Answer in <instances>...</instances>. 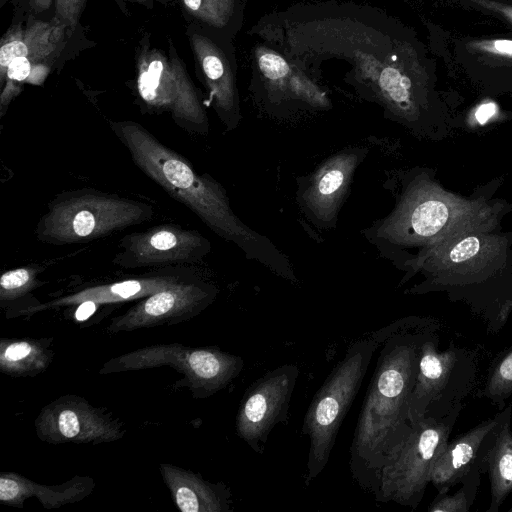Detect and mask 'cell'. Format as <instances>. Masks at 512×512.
<instances>
[{"label":"cell","instance_id":"9a60e30c","mask_svg":"<svg viewBox=\"0 0 512 512\" xmlns=\"http://www.w3.org/2000/svg\"><path fill=\"white\" fill-rule=\"evenodd\" d=\"M253 84L270 103L298 101L315 109H327L326 92L299 65L265 44L253 47Z\"/></svg>","mask_w":512,"mask_h":512},{"label":"cell","instance_id":"d6a6232c","mask_svg":"<svg viewBox=\"0 0 512 512\" xmlns=\"http://www.w3.org/2000/svg\"><path fill=\"white\" fill-rule=\"evenodd\" d=\"M51 3L52 0H31V6L37 12L49 9Z\"/></svg>","mask_w":512,"mask_h":512},{"label":"cell","instance_id":"52a82bcc","mask_svg":"<svg viewBox=\"0 0 512 512\" xmlns=\"http://www.w3.org/2000/svg\"><path fill=\"white\" fill-rule=\"evenodd\" d=\"M143 201L93 188L63 191L48 203L36 224V238L54 246L84 244L150 221Z\"/></svg>","mask_w":512,"mask_h":512},{"label":"cell","instance_id":"e0dca14e","mask_svg":"<svg viewBox=\"0 0 512 512\" xmlns=\"http://www.w3.org/2000/svg\"><path fill=\"white\" fill-rule=\"evenodd\" d=\"M457 56L484 89L492 93L512 91V40H464Z\"/></svg>","mask_w":512,"mask_h":512},{"label":"cell","instance_id":"83f0119b","mask_svg":"<svg viewBox=\"0 0 512 512\" xmlns=\"http://www.w3.org/2000/svg\"><path fill=\"white\" fill-rule=\"evenodd\" d=\"M473 2L483 9L494 12L498 16H502L505 20L512 24V6L495 2L493 0H467Z\"/></svg>","mask_w":512,"mask_h":512},{"label":"cell","instance_id":"1f68e13d","mask_svg":"<svg viewBox=\"0 0 512 512\" xmlns=\"http://www.w3.org/2000/svg\"><path fill=\"white\" fill-rule=\"evenodd\" d=\"M96 309V305L92 300H85L77 309L75 317L79 321H83L90 317Z\"/></svg>","mask_w":512,"mask_h":512},{"label":"cell","instance_id":"7c38bea8","mask_svg":"<svg viewBox=\"0 0 512 512\" xmlns=\"http://www.w3.org/2000/svg\"><path fill=\"white\" fill-rule=\"evenodd\" d=\"M367 153L368 148L364 146L344 148L326 159L312 173L298 179L297 203L317 228L335 227L356 169Z\"/></svg>","mask_w":512,"mask_h":512},{"label":"cell","instance_id":"6da1fadb","mask_svg":"<svg viewBox=\"0 0 512 512\" xmlns=\"http://www.w3.org/2000/svg\"><path fill=\"white\" fill-rule=\"evenodd\" d=\"M249 33L301 68L345 61L346 81L359 95L415 135L441 139L450 131L420 43L381 11L331 1L297 5L263 16Z\"/></svg>","mask_w":512,"mask_h":512},{"label":"cell","instance_id":"cb8c5ba5","mask_svg":"<svg viewBox=\"0 0 512 512\" xmlns=\"http://www.w3.org/2000/svg\"><path fill=\"white\" fill-rule=\"evenodd\" d=\"M245 2L246 0H205L216 29L219 30L235 24L237 20L242 23Z\"/></svg>","mask_w":512,"mask_h":512},{"label":"cell","instance_id":"ffe728a7","mask_svg":"<svg viewBox=\"0 0 512 512\" xmlns=\"http://www.w3.org/2000/svg\"><path fill=\"white\" fill-rule=\"evenodd\" d=\"M173 270H164L152 276L129 279L85 290L73 297L75 300H106L114 298H130L141 294L155 293L178 283L179 277L172 274Z\"/></svg>","mask_w":512,"mask_h":512},{"label":"cell","instance_id":"30bf717a","mask_svg":"<svg viewBox=\"0 0 512 512\" xmlns=\"http://www.w3.org/2000/svg\"><path fill=\"white\" fill-rule=\"evenodd\" d=\"M137 92L149 113H168L182 130L205 136L209 120L185 66L175 56L144 49L137 61Z\"/></svg>","mask_w":512,"mask_h":512},{"label":"cell","instance_id":"7a4b0ae2","mask_svg":"<svg viewBox=\"0 0 512 512\" xmlns=\"http://www.w3.org/2000/svg\"><path fill=\"white\" fill-rule=\"evenodd\" d=\"M401 183L391 213L363 230L381 255L401 270L411 250L417 253L463 233L500 228L501 220L512 211L511 203L493 197L497 180L470 196L448 191L428 169L406 172Z\"/></svg>","mask_w":512,"mask_h":512},{"label":"cell","instance_id":"44dd1931","mask_svg":"<svg viewBox=\"0 0 512 512\" xmlns=\"http://www.w3.org/2000/svg\"><path fill=\"white\" fill-rule=\"evenodd\" d=\"M483 473L477 462L461 481L462 486L452 495L438 493L430 504L429 512H469L474 502Z\"/></svg>","mask_w":512,"mask_h":512},{"label":"cell","instance_id":"8992f818","mask_svg":"<svg viewBox=\"0 0 512 512\" xmlns=\"http://www.w3.org/2000/svg\"><path fill=\"white\" fill-rule=\"evenodd\" d=\"M404 321L405 318L393 321L351 343L314 395L302 426V434L309 438L306 485L326 467L343 419L361 387L374 353Z\"/></svg>","mask_w":512,"mask_h":512},{"label":"cell","instance_id":"5bb4252c","mask_svg":"<svg viewBox=\"0 0 512 512\" xmlns=\"http://www.w3.org/2000/svg\"><path fill=\"white\" fill-rule=\"evenodd\" d=\"M299 372L296 365L285 364L268 371L247 389L236 432L253 451L261 454L271 430L286 421Z\"/></svg>","mask_w":512,"mask_h":512},{"label":"cell","instance_id":"4dcf8cb0","mask_svg":"<svg viewBox=\"0 0 512 512\" xmlns=\"http://www.w3.org/2000/svg\"><path fill=\"white\" fill-rule=\"evenodd\" d=\"M19 493L18 483L12 479H4L0 480V499L10 500L15 498Z\"/></svg>","mask_w":512,"mask_h":512},{"label":"cell","instance_id":"f546056e","mask_svg":"<svg viewBox=\"0 0 512 512\" xmlns=\"http://www.w3.org/2000/svg\"><path fill=\"white\" fill-rule=\"evenodd\" d=\"M497 113V106L493 102L480 105L475 111V119L481 125L487 123Z\"/></svg>","mask_w":512,"mask_h":512},{"label":"cell","instance_id":"ba28073f","mask_svg":"<svg viewBox=\"0 0 512 512\" xmlns=\"http://www.w3.org/2000/svg\"><path fill=\"white\" fill-rule=\"evenodd\" d=\"M433 329L424 339L408 418L414 425L426 418L442 419L457 408L472 391L477 372L473 351L450 344L439 350V335Z\"/></svg>","mask_w":512,"mask_h":512},{"label":"cell","instance_id":"e575fe53","mask_svg":"<svg viewBox=\"0 0 512 512\" xmlns=\"http://www.w3.org/2000/svg\"><path fill=\"white\" fill-rule=\"evenodd\" d=\"M509 512H512V508H511V509H509Z\"/></svg>","mask_w":512,"mask_h":512},{"label":"cell","instance_id":"3957f363","mask_svg":"<svg viewBox=\"0 0 512 512\" xmlns=\"http://www.w3.org/2000/svg\"><path fill=\"white\" fill-rule=\"evenodd\" d=\"M436 328L439 325L433 319L405 317L403 325L381 345L354 431L349 461L354 480L374 496L381 469L412 429L408 413L421 345Z\"/></svg>","mask_w":512,"mask_h":512},{"label":"cell","instance_id":"ac0fdd59","mask_svg":"<svg viewBox=\"0 0 512 512\" xmlns=\"http://www.w3.org/2000/svg\"><path fill=\"white\" fill-rule=\"evenodd\" d=\"M503 415L504 409L493 418L480 422L453 441H448L435 460L431 471L430 482L433 483L438 493H447L452 486L461 483L477 462L480 463L484 441L499 424Z\"/></svg>","mask_w":512,"mask_h":512},{"label":"cell","instance_id":"277c9868","mask_svg":"<svg viewBox=\"0 0 512 512\" xmlns=\"http://www.w3.org/2000/svg\"><path fill=\"white\" fill-rule=\"evenodd\" d=\"M402 270V283L415 274L423 277L410 294L444 292L451 301L468 305L489 333L499 332L512 313V232L501 227L424 248Z\"/></svg>","mask_w":512,"mask_h":512},{"label":"cell","instance_id":"d4e9b609","mask_svg":"<svg viewBox=\"0 0 512 512\" xmlns=\"http://www.w3.org/2000/svg\"><path fill=\"white\" fill-rule=\"evenodd\" d=\"M86 0H54L56 18L70 31H74Z\"/></svg>","mask_w":512,"mask_h":512},{"label":"cell","instance_id":"9c48e42d","mask_svg":"<svg viewBox=\"0 0 512 512\" xmlns=\"http://www.w3.org/2000/svg\"><path fill=\"white\" fill-rule=\"evenodd\" d=\"M462 408L442 419L426 418L409 435L380 472L378 502H395L415 509L421 502L435 460L447 445Z\"/></svg>","mask_w":512,"mask_h":512},{"label":"cell","instance_id":"5b68a950","mask_svg":"<svg viewBox=\"0 0 512 512\" xmlns=\"http://www.w3.org/2000/svg\"><path fill=\"white\" fill-rule=\"evenodd\" d=\"M110 127L134 164L170 197L189 208L216 235L235 244L247 259L297 282L287 256L236 216L226 190L218 181L208 173H197L184 156L164 145L139 123L113 121Z\"/></svg>","mask_w":512,"mask_h":512},{"label":"cell","instance_id":"603a6c76","mask_svg":"<svg viewBox=\"0 0 512 512\" xmlns=\"http://www.w3.org/2000/svg\"><path fill=\"white\" fill-rule=\"evenodd\" d=\"M39 272L38 266L19 267L4 272L0 278L2 298H8L33 286Z\"/></svg>","mask_w":512,"mask_h":512},{"label":"cell","instance_id":"7402d4cb","mask_svg":"<svg viewBox=\"0 0 512 512\" xmlns=\"http://www.w3.org/2000/svg\"><path fill=\"white\" fill-rule=\"evenodd\" d=\"M512 394V347L492 365L482 395L491 400L499 409L504 408L506 399Z\"/></svg>","mask_w":512,"mask_h":512},{"label":"cell","instance_id":"4fadbf2b","mask_svg":"<svg viewBox=\"0 0 512 512\" xmlns=\"http://www.w3.org/2000/svg\"><path fill=\"white\" fill-rule=\"evenodd\" d=\"M211 242L197 230L161 224L123 236L112 264L141 268L167 264H195L211 252Z\"/></svg>","mask_w":512,"mask_h":512},{"label":"cell","instance_id":"8fae6325","mask_svg":"<svg viewBox=\"0 0 512 512\" xmlns=\"http://www.w3.org/2000/svg\"><path fill=\"white\" fill-rule=\"evenodd\" d=\"M65 28L56 17L49 21L30 20L25 27L10 28L0 44V111L4 116L21 85H41L51 64L60 54Z\"/></svg>","mask_w":512,"mask_h":512},{"label":"cell","instance_id":"d6986e66","mask_svg":"<svg viewBox=\"0 0 512 512\" xmlns=\"http://www.w3.org/2000/svg\"><path fill=\"white\" fill-rule=\"evenodd\" d=\"M511 410V405L505 407L481 459L482 471L488 472L491 487V503L487 512H497L512 491Z\"/></svg>","mask_w":512,"mask_h":512},{"label":"cell","instance_id":"836d02e7","mask_svg":"<svg viewBox=\"0 0 512 512\" xmlns=\"http://www.w3.org/2000/svg\"><path fill=\"white\" fill-rule=\"evenodd\" d=\"M132 1L145 2V1H147V0H132Z\"/></svg>","mask_w":512,"mask_h":512},{"label":"cell","instance_id":"484cf974","mask_svg":"<svg viewBox=\"0 0 512 512\" xmlns=\"http://www.w3.org/2000/svg\"><path fill=\"white\" fill-rule=\"evenodd\" d=\"M58 428L60 433L66 438L75 437L80 430L77 415L71 410H64L60 413L58 419Z\"/></svg>","mask_w":512,"mask_h":512},{"label":"cell","instance_id":"2e32d148","mask_svg":"<svg viewBox=\"0 0 512 512\" xmlns=\"http://www.w3.org/2000/svg\"><path fill=\"white\" fill-rule=\"evenodd\" d=\"M190 42L209 93L210 105L225 131H233L241 120L235 61L208 36L194 33Z\"/></svg>","mask_w":512,"mask_h":512},{"label":"cell","instance_id":"f1b7e54d","mask_svg":"<svg viewBox=\"0 0 512 512\" xmlns=\"http://www.w3.org/2000/svg\"><path fill=\"white\" fill-rule=\"evenodd\" d=\"M32 347L26 342H18L9 345L4 355L10 361L20 360L30 354Z\"/></svg>","mask_w":512,"mask_h":512},{"label":"cell","instance_id":"4316f807","mask_svg":"<svg viewBox=\"0 0 512 512\" xmlns=\"http://www.w3.org/2000/svg\"><path fill=\"white\" fill-rule=\"evenodd\" d=\"M183 3L190 14L216 29L214 19L206 6L205 0H183Z\"/></svg>","mask_w":512,"mask_h":512}]
</instances>
